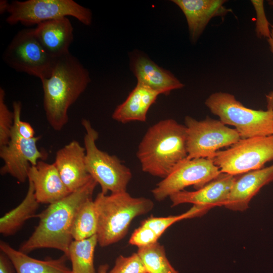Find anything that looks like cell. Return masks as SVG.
Wrapping results in <instances>:
<instances>
[{"label": "cell", "mask_w": 273, "mask_h": 273, "mask_svg": "<svg viewBox=\"0 0 273 273\" xmlns=\"http://www.w3.org/2000/svg\"><path fill=\"white\" fill-rule=\"evenodd\" d=\"M108 273H147V271L136 252L127 257L119 255L113 267Z\"/></svg>", "instance_id": "cell-28"}, {"label": "cell", "mask_w": 273, "mask_h": 273, "mask_svg": "<svg viewBox=\"0 0 273 273\" xmlns=\"http://www.w3.org/2000/svg\"><path fill=\"white\" fill-rule=\"evenodd\" d=\"M97 183L92 178L84 186L61 200L51 204L36 215L39 223L19 250L28 253L40 248L62 251L67 258L73 241L71 230L75 217L81 205L92 196Z\"/></svg>", "instance_id": "cell-1"}, {"label": "cell", "mask_w": 273, "mask_h": 273, "mask_svg": "<svg viewBox=\"0 0 273 273\" xmlns=\"http://www.w3.org/2000/svg\"><path fill=\"white\" fill-rule=\"evenodd\" d=\"M205 105L225 125L235 127L241 139L273 134V110H257L244 106L234 95L216 92L209 96Z\"/></svg>", "instance_id": "cell-5"}, {"label": "cell", "mask_w": 273, "mask_h": 273, "mask_svg": "<svg viewBox=\"0 0 273 273\" xmlns=\"http://www.w3.org/2000/svg\"><path fill=\"white\" fill-rule=\"evenodd\" d=\"M28 180V188L24 199L0 219V233L4 236L15 234L26 220L36 217V212L39 203L36 200L32 183Z\"/></svg>", "instance_id": "cell-22"}, {"label": "cell", "mask_w": 273, "mask_h": 273, "mask_svg": "<svg viewBox=\"0 0 273 273\" xmlns=\"http://www.w3.org/2000/svg\"><path fill=\"white\" fill-rule=\"evenodd\" d=\"M265 97L267 109L273 110V91L270 92Z\"/></svg>", "instance_id": "cell-33"}, {"label": "cell", "mask_w": 273, "mask_h": 273, "mask_svg": "<svg viewBox=\"0 0 273 273\" xmlns=\"http://www.w3.org/2000/svg\"><path fill=\"white\" fill-rule=\"evenodd\" d=\"M272 181L273 164L236 177L224 207L234 211L246 210L252 198Z\"/></svg>", "instance_id": "cell-18"}, {"label": "cell", "mask_w": 273, "mask_h": 273, "mask_svg": "<svg viewBox=\"0 0 273 273\" xmlns=\"http://www.w3.org/2000/svg\"><path fill=\"white\" fill-rule=\"evenodd\" d=\"M109 265L107 264H102L98 267V273H108Z\"/></svg>", "instance_id": "cell-36"}, {"label": "cell", "mask_w": 273, "mask_h": 273, "mask_svg": "<svg viewBox=\"0 0 273 273\" xmlns=\"http://www.w3.org/2000/svg\"><path fill=\"white\" fill-rule=\"evenodd\" d=\"M81 124L85 130L83 139L85 149V165L91 177L99 184L101 193L107 194L126 191L132 173L115 155L99 149L96 145L98 132L89 120L82 119Z\"/></svg>", "instance_id": "cell-6"}, {"label": "cell", "mask_w": 273, "mask_h": 273, "mask_svg": "<svg viewBox=\"0 0 273 273\" xmlns=\"http://www.w3.org/2000/svg\"><path fill=\"white\" fill-rule=\"evenodd\" d=\"M97 243V234L84 240L72 242L68 258L71 260L73 273H96L94 256Z\"/></svg>", "instance_id": "cell-23"}, {"label": "cell", "mask_w": 273, "mask_h": 273, "mask_svg": "<svg viewBox=\"0 0 273 273\" xmlns=\"http://www.w3.org/2000/svg\"><path fill=\"white\" fill-rule=\"evenodd\" d=\"M98 218L94 201H85L78 210L74 219L71 235L74 240L80 241L97 234Z\"/></svg>", "instance_id": "cell-24"}, {"label": "cell", "mask_w": 273, "mask_h": 273, "mask_svg": "<svg viewBox=\"0 0 273 273\" xmlns=\"http://www.w3.org/2000/svg\"><path fill=\"white\" fill-rule=\"evenodd\" d=\"M0 249L10 259L16 273H73L66 265L67 257L64 254L57 259H36L3 241H1Z\"/></svg>", "instance_id": "cell-21"}, {"label": "cell", "mask_w": 273, "mask_h": 273, "mask_svg": "<svg viewBox=\"0 0 273 273\" xmlns=\"http://www.w3.org/2000/svg\"><path fill=\"white\" fill-rule=\"evenodd\" d=\"M136 156L142 170L162 179L187 158V129L173 119L150 126L140 142Z\"/></svg>", "instance_id": "cell-3"}, {"label": "cell", "mask_w": 273, "mask_h": 273, "mask_svg": "<svg viewBox=\"0 0 273 273\" xmlns=\"http://www.w3.org/2000/svg\"><path fill=\"white\" fill-rule=\"evenodd\" d=\"M10 3L6 0H1L0 1V13L3 14L7 12Z\"/></svg>", "instance_id": "cell-34"}, {"label": "cell", "mask_w": 273, "mask_h": 273, "mask_svg": "<svg viewBox=\"0 0 273 273\" xmlns=\"http://www.w3.org/2000/svg\"><path fill=\"white\" fill-rule=\"evenodd\" d=\"M268 4L273 7V1H269Z\"/></svg>", "instance_id": "cell-37"}, {"label": "cell", "mask_w": 273, "mask_h": 273, "mask_svg": "<svg viewBox=\"0 0 273 273\" xmlns=\"http://www.w3.org/2000/svg\"><path fill=\"white\" fill-rule=\"evenodd\" d=\"M206 212L203 208L194 205L187 212L180 215L167 217L151 216L142 221L141 225L152 229L160 237L170 226L176 222L184 219L200 216Z\"/></svg>", "instance_id": "cell-26"}, {"label": "cell", "mask_w": 273, "mask_h": 273, "mask_svg": "<svg viewBox=\"0 0 273 273\" xmlns=\"http://www.w3.org/2000/svg\"><path fill=\"white\" fill-rule=\"evenodd\" d=\"M40 138L38 136L26 139L12 129L9 143L0 147V157L4 161L1 174H9L20 183L28 179L30 167L48 156L46 152L39 150L37 147Z\"/></svg>", "instance_id": "cell-12"}, {"label": "cell", "mask_w": 273, "mask_h": 273, "mask_svg": "<svg viewBox=\"0 0 273 273\" xmlns=\"http://www.w3.org/2000/svg\"><path fill=\"white\" fill-rule=\"evenodd\" d=\"M13 266L8 257L2 252L0 255V273H14Z\"/></svg>", "instance_id": "cell-32"}, {"label": "cell", "mask_w": 273, "mask_h": 273, "mask_svg": "<svg viewBox=\"0 0 273 273\" xmlns=\"http://www.w3.org/2000/svg\"><path fill=\"white\" fill-rule=\"evenodd\" d=\"M3 59L15 71L41 80L51 75L57 58L44 51L37 40L33 28L17 32L4 51Z\"/></svg>", "instance_id": "cell-9"}, {"label": "cell", "mask_w": 273, "mask_h": 273, "mask_svg": "<svg viewBox=\"0 0 273 273\" xmlns=\"http://www.w3.org/2000/svg\"><path fill=\"white\" fill-rule=\"evenodd\" d=\"M34 35L44 51L57 58L69 52L73 28L67 17L41 22L34 28Z\"/></svg>", "instance_id": "cell-19"}, {"label": "cell", "mask_w": 273, "mask_h": 273, "mask_svg": "<svg viewBox=\"0 0 273 273\" xmlns=\"http://www.w3.org/2000/svg\"><path fill=\"white\" fill-rule=\"evenodd\" d=\"M270 52L273 54V25H270V34L267 39Z\"/></svg>", "instance_id": "cell-35"}, {"label": "cell", "mask_w": 273, "mask_h": 273, "mask_svg": "<svg viewBox=\"0 0 273 273\" xmlns=\"http://www.w3.org/2000/svg\"><path fill=\"white\" fill-rule=\"evenodd\" d=\"M219 168L208 158H186L152 190L154 198L161 201L190 186L199 189L216 178Z\"/></svg>", "instance_id": "cell-11"}, {"label": "cell", "mask_w": 273, "mask_h": 273, "mask_svg": "<svg viewBox=\"0 0 273 273\" xmlns=\"http://www.w3.org/2000/svg\"><path fill=\"white\" fill-rule=\"evenodd\" d=\"M256 13L255 32L258 37L268 38L270 34V24L267 20L264 9V1H251Z\"/></svg>", "instance_id": "cell-31"}, {"label": "cell", "mask_w": 273, "mask_h": 273, "mask_svg": "<svg viewBox=\"0 0 273 273\" xmlns=\"http://www.w3.org/2000/svg\"><path fill=\"white\" fill-rule=\"evenodd\" d=\"M98 218L97 235L101 247H106L123 239L132 220L152 210L154 203L145 197H133L126 191L99 193L94 200Z\"/></svg>", "instance_id": "cell-4"}, {"label": "cell", "mask_w": 273, "mask_h": 273, "mask_svg": "<svg viewBox=\"0 0 273 273\" xmlns=\"http://www.w3.org/2000/svg\"><path fill=\"white\" fill-rule=\"evenodd\" d=\"M236 178L235 176L221 172L216 178L199 189L195 191L184 190L171 195L169 197L171 206L192 203L207 211L216 206H224Z\"/></svg>", "instance_id": "cell-13"}, {"label": "cell", "mask_w": 273, "mask_h": 273, "mask_svg": "<svg viewBox=\"0 0 273 273\" xmlns=\"http://www.w3.org/2000/svg\"><path fill=\"white\" fill-rule=\"evenodd\" d=\"M90 81L88 70L70 52L57 58L51 75L41 80L46 116L53 129L60 131L66 125L68 109Z\"/></svg>", "instance_id": "cell-2"}, {"label": "cell", "mask_w": 273, "mask_h": 273, "mask_svg": "<svg viewBox=\"0 0 273 273\" xmlns=\"http://www.w3.org/2000/svg\"><path fill=\"white\" fill-rule=\"evenodd\" d=\"M159 238L153 230L141 225L131 234L129 243L137 246L139 248L157 242Z\"/></svg>", "instance_id": "cell-30"}, {"label": "cell", "mask_w": 273, "mask_h": 273, "mask_svg": "<svg viewBox=\"0 0 273 273\" xmlns=\"http://www.w3.org/2000/svg\"><path fill=\"white\" fill-rule=\"evenodd\" d=\"M183 12L187 20L190 38L197 42L210 20L232 12L224 6L225 0H173Z\"/></svg>", "instance_id": "cell-16"}, {"label": "cell", "mask_w": 273, "mask_h": 273, "mask_svg": "<svg viewBox=\"0 0 273 273\" xmlns=\"http://www.w3.org/2000/svg\"><path fill=\"white\" fill-rule=\"evenodd\" d=\"M6 22L10 25L18 23L30 26L41 22L71 16L85 26L92 24L90 9L73 0L14 1L10 3Z\"/></svg>", "instance_id": "cell-7"}, {"label": "cell", "mask_w": 273, "mask_h": 273, "mask_svg": "<svg viewBox=\"0 0 273 273\" xmlns=\"http://www.w3.org/2000/svg\"><path fill=\"white\" fill-rule=\"evenodd\" d=\"M28 180L33 184L39 203L51 204L71 193L63 182L54 163L38 161L35 165L30 167Z\"/></svg>", "instance_id": "cell-17"}, {"label": "cell", "mask_w": 273, "mask_h": 273, "mask_svg": "<svg viewBox=\"0 0 273 273\" xmlns=\"http://www.w3.org/2000/svg\"><path fill=\"white\" fill-rule=\"evenodd\" d=\"M210 159L221 172L234 176L261 169L273 160V134L241 139Z\"/></svg>", "instance_id": "cell-8"}, {"label": "cell", "mask_w": 273, "mask_h": 273, "mask_svg": "<svg viewBox=\"0 0 273 273\" xmlns=\"http://www.w3.org/2000/svg\"><path fill=\"white\" fill-rule=\"evenodd\" d=\"M185 123L188 159H211L219 149L231 146L241 139L235 128H229L220 120L208 116L197 120L187 116Z\"/></svg>", "instance_id": "cell-10"}, {"label": "cell", "mask_w": 273, "mask_h": 273, "mask_svg": "<svg viewBox=\"0 0 273 273\" xmlns=\"http://www.w3.org/2000/svg\"><path fill=\"white\" fill-rule=\"evenodd\" d=\"M5 92L0 88V147L9 143L14 123V114L5 103Z\"/></svg>", "instance_id": "cell-27"}, {"label": "cell", "mask_w": 273, "mask_h": 273, "mask_svg": "<svg viewBox=\"0 0 273 273\" xmlns=\"http://www.w3.org/2000/svg\"><path fill=\"white\" fill-rule=\"evenodd\" d=\"M159 95L151 88L137 83L126 100L116 108L112 114V119L123 124L145 122L149 109Z\"/></svg>", "instance_id": "cell-20"}, {"label": "cell", "mask_w": 273, "mask_h": 273, "mask_svg": "<svg viewBox=\"0 0 273 273\" xmlns=\"http://www.w3.org/2000/svg\"><path fill=\"white\" fill-rule=\"evenodd\" d=\"M85 158V148L76 140L56 152L54 163L71 193L84 186L92 178L87 171Z\"/></svg>", "instance_id": "cell-14"}, {"label": "cell", "mask_w": 273, "mask_h": 273, "mask_svg": "<svg viewBox=\"0 0 273 273\" xmlns=\"http://www.w3.org/2000/svg\"><path fill=\"white\" fill-rule=\"evenodd\" d=\"M130 67L137 79V83L148 86L160 95H168L184 84L171 72L156 64L139 51L130 54Z\"/></svg>", "instance_id": "cell-15"}, {"label": "cell", "mask_w": 273, "mask_h": 273, "mask_svg": "<svg viewBox=\"0 0 273 273\" xmlns=\"http://www.w3.org/2000/svg\"><path fill=\"white\" fill-rule=\"evenodd\" d=\"M147 273H178L167 259L164 247L158 242L137 252Z\"/></svg>", "instance_id": "cell-25"}, {"label": "cell", "mask_w": 273, "mask_h": 273, "mask_svg": "<svg viewBox=\"0 0 273 273\" xmlns=\"http://www.w3.org/2000/svg\"><path fill=\"white\" fill-rule=\"evenodd\" d=\"M21 103L20 101H14L13 103L14 123L12 129L21 137L31 139L35 136V131L29 123L21 120Z\"/></svg>", "instance_id": "cell-29"}]
</instances>
